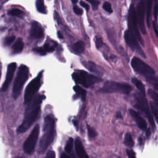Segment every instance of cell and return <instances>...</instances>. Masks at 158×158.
Here are the masks:
<instances>
[{
    "instance_id": "1",
    "label": "cell",
    "mask_w": 158,
    "mask_h": 158,
    "mask_svg": "<svg viewBox=\"0 0 158 158\" xmlns=\"http://www.w3.org/2000/svg\"><path fill=\"white\" fill-rule=\"evenodd\" d=\"M42 101L43 96L39 95L33 99L28 104L25 112L23 120L17 129V133L20 134L26 131L36 120L40 112V105Z\"/></svg>"
},
{
    "instance_id": "2",
    "label": "cell",
    "mask_w": 158,
    "mask_h": 158,
    "mask_svg": "<svg viewBox=\"0 0 158 158\" xmlns=\"http://www.w3.org/2000/svg\"><path fill=\"white\" fill-rule=\"evenodd\" d=\"M54 120L51 115L45 117L43 126V135L40 139L38 146V151L40 153L44 152L49 146L52 143L54 135Z\"/></svg>"
},
{
    "instance_id": "3",
    "label": "cell",
    "mask_w": 158,
    "mask_h": 158,
    "mask_svg": "<svg viewBox=\"0 0 158 158\" xmlns=\"http://www.w3.org/2000/svg\"><path fill=\"white\" fill-rule=\"evenodd\" d=\"M28 68L25 65H20L19 69L12 89V96L15 99L17 98L20 95L21 90L25 81L28 79Z\"/></svg>"
},
{
    "instance_id": "4",
    "label": "cell",
    "mask_w": 158,
    "mask_h": 158,
    "mask_svg": "<svg viewBox=\"0 0 158 158\" xmlns=\"http://www.w3.org/2000/svg\"><path fill=\"white\" fill-rule=\"evenodd\" d=\"M99 91L101 93H118L122 94H128L131 91V87L130 85L126 83L107 81L104 84L102 88Z\"/></svg>"
},
{
    "instance_id": "5",
    "label": "cell",
    "mask_w": 158,
    "mask_h": 158,
    "mask_svg": "<svg viewBox=\"0 0 158 158\" xmlns=\"http://www.w3.org/2000/svg\"><path fill=\"white\" fill-rule=\"evenodd\" d=\"M72 77L77 83L82 85L85 87H89L101 81L99 78L83 70L73 73Z\"/></svg>"
},
{
    "instance_id": "6",
    "label": "cell",
    "mask_w": 158,
    "mask_h": 158,
    "mask_svg": "<svg viewBox=\"0 0 158 158\" xmlns=\"http://www.w3.org/2000/svg\"><path fill=\"white\" fill-rule=\"evenodd\" d=\"M128 25L129 31L135 36V37L142 44H143V41L141 37L139 30H138V23L136 16V12L133 6H130L128 15Z\"/></svg>"
},
{
    "instance_id": "7",
    "label": "cell",
    "mask_w": 158,
    "mask_h": 158,
    "mask_svg": "<svg viewBox=\"0 0 158 158\" xmlns=\"http://www.w3.org/2000/svg\"><path fill=\"white\" fill-rule=\"evenodd\" d=\"M41 75L42 72H40L27 85L24 94V101L25 104H28L32 101L34 95L39 89L41 85Z\"/></svg>"
},
{
    "instance_id": "8",
    "label": "cell",
    "mask_w": 158,
    "mask_h": 158,
    "mask_svg": "<svg viewBox=\"0 0 158 158\" xmlns=\"http://www.w3.org/2000/svg\"><path fill=\"white\" fill-rule=\"evenodd\" d=\"M131 65L137 73L146 77H151L154 73L153 69L138 57H135L131 59Z\"/></svg>"
},
{
    "instance_id": "9",
    "label": "cell",
    "mask_w": 158,
    "mask_h": 158,
    "mask_svg": "<svg viewBox=\"0 0 158 158\" xmlns=\"http://www.w3.org/2000/svg\"><path fill=\"white\" fill-rule=\"evenodd\" d=\"M40 133V126L36 125L33 130L31 131L30 134L25 140L23 144V150L28 154H31L34 151L36 142L38 141V136Z\"/></svg>"
},
{
    "instance_id": "10",
    "label": "cell",
    "mask_w": 158,
    "mask_h": 158,
    "mask_svg": "<svg viewBox=\"0 0 158 158\" xmlns=\"http://www.w3.org/2000/svg\"><path fill=\"white\" fill-rule=\"evenodd\" d=\"M136 100L137 107L139 109H140L144 113L146 116L148 117L151 125L154 127V128H155V123L153 120V117L149 110L147 100L146 99L143 94H137L136 96Z\"/></svg>"
},
{
    "instance_id": "11",
    "label": "cell",
    "mask_w": 158,
    "mask_h": 158,
    "mask_svg": "<svg viewBox=\"0 0 158 158\" xmlns=\"http://www.w3.org/2000/svg\"><path fill=\"white\" fill-rule=\"evenodd\" d=\"M124 38L126 41V43L131 48V49L136 51L140 56L146 57V56L140 47L138 40L135 37L134 35L129 31V30H126L124 33Z\"/></svg>"
},
{
    "instance_id": "12",
    "label": "cell",
    "mask_w": 158,
    "mask_h": 158,
    "mask_svg": "<svg viewBox=\"0 0 158 158\" xmlns=\"http://www.w3.org/2000/svg\"><path fill=\"white\" fill-rule=\"evenodd\" d=\"M144 15H145V7L144 0H140L137 6L136 16L138 23L143 34L146 33V28L144 25Z\"/></svg>"
},
{
    "instance_id": "13",
    "label": "cell",
    "mask_w": 158,
    "mask_h": 158,
    "mask_svg": "<svg viewBox=\"0 0 158 158\" xmlns=\"http://www.w3.org/2000/svg\"><path fill=\"white\" fill-rule=\"evenodd\" d=\"M16 67H17V65L15 62L11 63L8 65L6 79H5V81H4L2 86V91H6V89L8 88V87L13 78L14 72L16 70Z\"/></svg>"
},
{
    "instance_id": "14",
    "label": "cell",
    "mask_w": 158,
    "mask_h": 158,
    "mask_svg": "<svg viewBox=\"0 0 158 158\" xmlns=\"http://www.w3.org/2000/svg\"><path fill=\"white\" fill-rule=\"evenodd\" d=\"M129 112L130 115L134 119L139 128L142 130H146L147 129V123L140 114L133 109H130Z\"/></svg>"
},
{
    "instance_id": "15",
    "label": "cell",
    "mask_w": 158,
    "mask_h": 158,
    "mask_svg": "<svg viewBox=\"0 0 158 158\" xmlns=\"http://www.w3.org/2000/svg\"><path fill=\"white\" fill-rule=\"evenodd\" d=\"M75 148L76 154L79 158H89L79 138H77L75 141Z\"/></svg>"
},
{
    "instance_id": "16",
    "label": "cell",
    "mask_w": 158,
    "mask_h": 158,
    "mask_svg": "<svg viewBox=\"0 0 158 158\" xmlns=\"http://www.w3.org/2000/svg\"><path fill=\"white\" fill-rule=\"evenodd\" d=\"M30 35L35 38H40L43 35V30L38 22H33L31 23Z\"/></svg>"
},
{
    "instance_id": "17",
    "label": "cell",
    "mask_w": 158,
    "mask_h": 158,
    "mask_svg": "<svg viewBox=\"0 0 158 158\" xmlns=\"http://www.w3.org/2000/svg\"><path fill=\"white\" fill-rule=\"evenodd\" d=\"M131 82L133 84L135 85V86L137 88V89L141 92V93L143 95L145 94V87L143 83L138 79L136 78H133L131 79Z\"/></svg>"
},
{
    "instance_id": "18",
    "label": "cell",
    "mask_w": 158,
    "mask_h": 158,
    "mask_svg": "<svg viewBox=\"0 0 158 158\" xmlns=\"http://www.w3.org/2000/svg\"><path fill=\"white\" fill-rule=\"evenodd\" d=\"M85 43L82 41H78L73 46V49L77 54H81L85 49Z\"/></svg>"
},
{
    "instance_id": "19",
    "label": "cell",
    "mask_w": 158,
    "mask_h": 158,
    "mask_svg": "<svg viewBox=\"0 0 158 158\" xmlns=\"http://www.w3.org/2000/svg\"><path fill=\"white\" fill-rule=\"evenodd\" d=\"M23 48V42L21 38H18L12 46V49L14 52H19L22 51Z\"/></svg>"
},
{
    "instance_id": "20",
    "label": "cell",
    "mask_w": 158,
    "mask_h": 158,
    "mask_svg": "<svg viewBox=\"0 0 158 158\" xmlns=\"http://www.w3.org/2000/svg\"><path fill=\"white\" fill-rule=\"evenodd\" d=\"M153 0H147L146 1V20L148 26L149 27V20L151 14V9L152 6Z\"/></svg>"
},
{
    "instance_id": "21",
    "label": "cell",
    "mask_w": 158,
    "mask_h": 158,
    "mask_svg": "<svg viewBox=\"0 0 158 158\" xmlns=\"http://www.w3.org/2000/svg\"><path fill=\"white\" fill-rule=\"evenodd\" d=\"M124 143L128 147L132 148L133 146L134 141L133 140L132 136L130 133H127L125 134V139H124Z\"/></svg>"
},
{
    "instance_id": "22",
    "label": "cell",
    "mask_w": 158,
    "mask_h": 158,
    "mask_svg": "<svg viewBox=\"0 0 158 158\" xmlns=\"http://www.w3.org/2000/svg\"><path fill=\"white\" fill-rule=\"evenodd\" d=\"M87 67L88 68V69L90 71H91L93 72L96 73L98 74H101V70L99 69V67L96 64H94L93 62H91V61L88 62V67Z\"/></svg>"
},
{
    "instance_id": "23",
    "label": "cell",
    "mask_w": 158,
    "mask_h": 158,
    "mask_svg": "<svg viewBox=\"0 0 158 158\" xmlns=\"http://www.w3.org/2000/svg\"><path fill=\"white\" fill-rule=\"evenodd\" d=\"M73 89L79 96H80V97L81 98V99L83 100H85V99L86 98V91L84 89H83L82 88L80 87L79 86L76 85V86H75L73 87Z\"/></svg>"
},
{
    "instance_id": "24",
    "label": "cell",
    "mask_w": 158,
    "mask_h": 158,
    "mask_svg": "<svg viewBox=\"0 0 158 158\" xmlns=\"http://www.w3.org/2000/svg\"><path fill=\"white\" fill-rule=\"evenodd\" d=\"M36 6L37 10L40 12L43 13V14H45L46 12V7H45V6L44 4V2L43 0H37Z\"/></svg>"
},
{
    "instance_id": "25",
    "label": "cell",
    "mask_w": 158,
    "mask_h": 158,
    "mask_svg": "<svg viewBox=\"0 0 158 158\" xmlns=\"http://www.w3.org/2000/svg\"><path fill=\"white\" fill-rule=\"evenodd\" d=\"M73 139L72 138H70L67 143L66 145L65 146V151L67 153H70L72 151V148H73Z\"/></svg>"
},
{
    "instance_id": "26",
    "label": "cell",
    "mask_w": 158,
    "mask_h": 158,
    "mask_svg": "<svg viewBox=\"0 0 158 158\" xmlns=\"http://www.w3.org/2000/svg\"><path fill=\"white\" fill-rule=\"evenodd\" d=\"M148 94L150 96V97L153 99L156 104L158 106V93H157L152 89H149Z\"/></svg>"
},
{
    "instance_id": "27",
    "label": "cell",
    "mask_w": 158,
    "mask_h": 158,
    "mask_svg": "<svg viewBox=\"0 0 158 158\" xmlns=\"http://www.w3.org/2000/svg\"><path fill=\"white\" fill-rule=\"evenodd\" d=\"M9 14L14 16H19L22 14V11L19 9H12L9 11Z\"/></svg>"
},
{
    "instance_id": "28",
    "label": "cell",
    "mask_w": 158,
    "mask_h": 158,
    "mask_svg": "<svg viewBox=\"0 0 158 158\" xmlns=\"http://www.w3.org/2000/svg\"><path fill=\"white\" fill-rule=\"evenodd\" d=\"M103 9L107 11V12H109V13H112L113 12V10L112 9V6H111V4L109 2H105L104 4H103Z\"/></svg>"
},
{
    "instance_id": "29",
    "label": "cell",
    "mask_w": 158,
    "mask_h": 158,
    "mask_svg": "<svg viewBox=\"0 0 158 158\" xmlns=\"http://www.w3.org/2000/svg\"><path fill=\"white\" fill-rule=\"evenodd\" d=\"M87 128H88V136H89V138H94L96 136V131L91 128V127H89V125L87 126Z\"/></svg>"
},
{
    "instance_id": "30",
    "label": "cell",
    "mask_w": 158,
    "mask_h": 158,
    "mask_svg": "<svg viewBox=\"0 0 158 158\" xmlns=\"http://www.w3.org/2000/svg\"><path fill=\"white\" fill-rule=\"evenodd\" d=\"M151 110L152 111L153 115H154L157 122H158V110H157V109L156 107V106L152 102L151 103Z\"/></svg>"
},
{
    "instance_id": "31",
    "label": "cell",
    "mask_w": 158,
    "mask_h": 158,
    "mask_svg": "<svg viewBox=\"0 0 158 158\" xmlns=\"http://www.w3.org/2000/svg\"><path fill=\"white\" fill-rule=\"evenodd\" d=\"M87 1H88L89 2H90V4L92 6V8L93 10H97L98 7V5L99 4V1L98 0H86Z\"/></svg>"
},
{
    "instance_id": "32",
    "label": "cell",
    "mask_w": 158,
    "mask_h": 158,
    "mask_svg": "<svg viewBox=\"0 0 158 158\" xmlns=\"http://www.w3.org/2000/svg\"><path fill=\"white\" fill-rule=\"evenodd\" d=\"M104 44L102 40L101 37H97L96 39V46L98 49H99Z\"/></svg>"
},
{
    "instance_id": "33",
    "label": "cell",
    "mask_w": 158,
    "mask_h": 158,
    "mask_svg": "<svg viewBox=\"0 0 158 158\" xmlns=\"http://www.w3.org/2000/svg\"><path fill=\"white\" fill-rule=\"evenodd\" d=\"M43 48L44 49V50L47 52H53L54 50V48L51 45H49V44H45L43 46Z\"/></svg>"
},
{
    "instance_id": "34",
    "label": "cell",
    "mask_w": 158,
    "mask_h": 158,
    "mask_svg": "<svg viewBox=\"0 0 158 158\" xmlns=\"http://www.w3.org/2000/svg\"><path fill=\"white\" fill-rule=\"evenodd\" d=\"M35 51H36V52L39 53L40 55H45L46 53V51L44 50V49L43 48H38L36 49H33Z\"/></svg>"
},
{
    "instance_id": "35",
    "label": "cell",
    "mask_w": 158,
    "mask_h": 158,
    "mask_svg": "<svg viewBox=\"0 0 158 158\" xmlns=\"http://www.w3.org/2000/svg\"><path fill=\"white\" fill-rule=\"evenodd\" d=\"M15 40V36H9L7 38H6V43L8 45L10 44L11 43H12L14 42Z\"/></svg>"
},
{
    "instance_id": "36",
    "label": "cell",
    "mask_w": 158,
    "mask_h": 158,
    "mask_svg": "<svg viewBox=\"0 0 158 158\" xmlns=\"http://www.w3.org/2000/svg\"><path fill=\"white\" fill-rule=\"evenodd\" d=\"M73 10L75 12V13L77 15H81L83 13V10L81 9H80V7H78V6H73Z\"/></svg>"
},
{
    "instance_id": "37",
    "label": "cell",
    "mask_w": 158,
    "mask_h": 158,
    "mask_svg": "<svg viewBox=\"0 0 158 158\" xmlns=\"http://www.w3.org/2000/svg\"><path fill=\"white\" fill-rule=\"evenodd\" d=\"M55 157H56L55 152L53 151H49L44 158H55Z\"/></svg>"
},
{
    "instance_id": "38",
    "label": "cell",
    "mask_w": 158,
    "mask_h": 158,
    "mask_svg": "<svg viewBox=\"0 0 158 158\" xmlns=\"http://www.w3.org/2000/svg\"><path fill=\"white\" fill-rule=\"evenodd\" d=\"M127 155L128 156V158H136L135 154L132 150L127 149Z\"/></svg>"
},
{
    "instance_id": "39",
    "label": "cell",
    "mask_w": 158,
    "mask_h": 158,
    "mask_svg": "<svg viewBox=\"0 0 158 158\" xmlns=\"http://www.w3.org/2000/svg\"><path fill=\"white\" fill-rule=\"evenodd\" d=\"M80 6H81L83 7H84L86 10H89V5H88V4H86V2H85L81 1L80 2Z\"/></svg>"
},
{
    "instance_id": "40",
    "label": "cell",
    "mask_w": 158,
    "mask_h": 158,
    "mask_svg": "<svg viewBox=\"0 0 158 158\" xmlns=\"http://www.w3.org/2000/svg\"><path fill=\"white\" fill-rule=\"evenodd\" d=\"M153 28H154V31L156 35H157V36L158 38V27H157L156 22H153Z\"/></svg>"
},
{
    "instance_id": "41",
    "label": "cell",
    "mask_w": 158,
    "mask_h": 158,
    "mask_svg": "<svg viewBox=\"0 0 158 158\" xmlns=\"http://www.w3.org/2000/svg\"><path fill=\"white\" fill-rule=\"evenodd\" d=\"M60 158H72V157H70V156H67V154L63 153V154L60 156Z\"/></svg>"
},
{
    "instance_id": "42",
    "label": "cell",
    "mask_w": 158,
    "mask_h": 158,
    "mask_svg": "<svg viewBox=\"0 0 158 158\" xmlns=\"http://www.w3.org/2000/svg\"><path fill=\"white\" fill-rule=\"evenodd\" d=\"M154 88L158 91V83H154Z\"/></svg>"
},
{
    "instance_id": "43",
    "label": "cell",
    "mask_w": 158,
    "mask_h": 158,
    "mask_svg": "<svg viewBox=\"0 0 158 158\" xmlns=\"http://www.w3.org/2000/svg\"><path fill=\"white\" fill-rule=\"evenodd\" d=\"M57 35H58V37L59 38H63V36H62V35L59 31L58 32V33H57Z\"/></svg>"
},
{
    "instance_id": "44",
    "label": "cell",
    "mask_w": 158,
    "mask_h": 158,
    "mask_svg": "<svg viewBox=\"0 0 158 158\" xmlns=\"http://www.w3.org/2000/svg\"><path fill=\"white\" fill-rule=\"evenodd\" d=\"M139 143H140V144L143 143V140H142V138H141V137H140V138H139Z\"/></svg>"
},
{
    "instance_id": "45",
    "label": "cell",
    "mask_w": 158,
    "mask_h": 158,
    "mask_svg": "<svg viewBox=\"0 0 158 158\" xmlns=\"http://www.w3.org/2000/svg\"><path fill=\"white\" fill-rule=\"evenodd\" d=\"M72 1L73 3H76L77 2V0H72Z\"/></svg>"
}]
</instances>
